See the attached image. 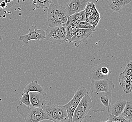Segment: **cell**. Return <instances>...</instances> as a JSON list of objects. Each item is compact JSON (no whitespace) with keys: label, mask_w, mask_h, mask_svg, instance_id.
<instances>
[{"label":"cell","mask_w":132,"mask_h":122,"mask_svg":"<svg viewBox=\"0 0 132 122\" xmlns=\"http://www.w3.org/2000/svg\"><path fill=\"white\" fill-rule=\"evenodd\" d=\"M87 3V0H70L66 8L68 16L85 10Z\"/></svg>","instance_id":"cell-13"},{"label":"cell","mask_w":132,"mask_h":122,"mask_svg":"<svg viewBox=\"0 0 132 122\" xmlns=\"http://www.w3.org/2000/svg\"><path fill=\"white\" fill-rule=\"evenodd\" d=\"M90 28L95 30V27H93L91 25H87V24L71 25V24H66L65 29H66L67 41L69 42V41L71 39V37L74 35V34L78 30L81 28Z\"/></svg>","instance_id":"cell-15"},{"label":"cell","mask_w":132,"mask_h":122,"mask_svg":"<svg viewBox=\"0 0 132 122\" xmlns=\"http://www.w3.org/2000/svg\"><path fill=\"white\" fill-rule=\"evenodd\" d=\"M125 70L126 71L127 74L132 76V62L129 61Z\"/></svg>","instance_id":"cell-27"},{"label":"cell","mask_w":132,"mask_h":122,"mask_svg":"<svg viewBox=\"0 0 132 122\" xmlns=\"http://www.w3.org/2000/svg\"><path fill=\"white\" fill-rule=\"evenodd\" d=\"M110 67L106 63H101L95 65L90 70L88 77L91 81L108 79L111 74Z\"/></svg>","instance_id":"cell-8"},{"label":"cell","mask_w":132,"mask_h":122,"mask_svg":"<svg viewBox=\"0 0 132 122\" xmlns=\"http://www.w3.org/2000/svg\"><path fill=\"white\" fill-rule=\"evenodd\" d=\"M92 101L89 94L85 95L75 109L71 122H82L92 108Z\"/></svg>","instance_id":"cell-6"},{"label":"cell","mask_w":132,"mask_h":122,"mask_svg":"<svg viewBox=\"0 0 132 122\" xmlns=\"http://www.w3.org/2000/svg\"><path fill=\"white\" fill-rule=\"evenodd\" d=\"M132 76L127 74L124 70L120 73L119 77V83L121 86L123 91L127 93H129L132 92V88L131 85V80Z\"/></svg>","instance_id":"cell-14"},{"label":"cell","mask_w":132,"mask_h":122,"mask_svg":"<svg viewBox=\"0 0 132 122\" xmlns=\"http://www.w3.org/2000/svg\"><path fill=\"white\" fill-rule=\"evenodd\" d=\"M33 3L39 9H48L50 4L46 0H33Z\"/></svg>","instance_id":"cell-20"},{"label":"cell","mask_w":132,"mask_h":122,"mask_svg":"<svg viewBox=\"0 0 132 122\" xmlns=\"http://www.w3.org/2000/svg\"><path fill=\"white\" fill-rule=\"evenodd\" d=\"M94 30L90 28H85L78 30L74 35L71 37L69 43L73 42L76 47H79V45L87 40L92 34Z\"/></svg>","instance_id":"cell-11"},{"label":"cell","mask_w":132,"mask_h":122,"mask_svg":"<svg viewBox=\"0 0 132 122\" xmlns=\"http://www.w3.org/2000/svg\"><path fill=\"white\" fill-rule=\"evenodd\" d=\"M46 1H47L49 3H50V4H51L52 1V0H46Z\"/></svg>","instance_id":"cell-29"},{"label":"cell","mask_w":132,"mask_h":122,"mask_svg":"<svg viewBox=\"0 0 132 122\" xmlns=\"http://www.w3.org/2000/svg\"><path fill=\"white\" fill-rule=\"evenodd\" d=\"M131 1H132V0H125L126 5H127V4H128V3H129L131 2Z\"/></svg>","instance_id":"cell-28"},{"label":"cell","mask_w":132,"mask_h":122,"mask_svg":"<svg viewBox=\"0 0 132 122\" xmlns=\"http://www.w3.org/2000/svg\"><path fill=\"white\" fill-rule=\"evenodd\" d=\"M66 24H71V25H83L86 24L85 22L80 21L76 20H74L71 19L69 16L68 18V21L66 23Z\"/></svg>","instance_id":"cell-26"},{"label":"cell","mask_w":132,"mask_h":122,"mask_svg":"<svg viewBox=\"0 0 132 122\" xmlns=\"http://www.w3.org/2000/svg\"><path fill=\"white\" fill-rule=\"evenodd\" d=\"M92 107L91 109L94 112H109L111 106V92L90 93Z\"/></svg>","instance_id":"cell-3"},{"label":"cell","mask_w":132,"mask_h":122,"mask_svg":"<svg viewBox=\"0 0 132 122\" xmlns=\"http://www.w3.org/2000/svg\"><path fill=\"white\" fill-rule=\"evenodd\" d=\"M42 109L49 120L55 122H69L66 108L63 106L54 105L48 101Z\"/></svg>","instance_id":"cell-4"},{"label":"cell","mask_w":132,"mask_h":122,"mask_svg":"<svg viewBox=\"0 0 132 122\" xmlns=\"http://www.w3.org/2000/svg\"><path fill=\"white\" fill-rule=\"evenodd\" d=\"M105 122H129L125 118L122 116L117 117L115 115L109 113L108 117Z\"/></svg>","instance_id":"cell-21"},{"label":"cell","mask_w":132,"mask_h":122,"mask_svg":"<svg viewBox=\"0 0 132 122\" xmlns=\"http://www.w3.org/2000/svg\"><path fill=\"white\" fill-rule=\"evenodd\" d=\"M4 2L7 5V9L11 8L14 6L19 4L20 1L19 0H0V3Z\"/></svg>","instance_id":"cell-25"},{"label":"cell","mask_w":132,"mask_h":122,"mask_svg":"<svg viewBox=\"0 0 132 122\" xmlns=\"http://www.w3.org/2000/svg\"><path fill=\"white\" fill-rule=\"evenodd\" d=\"M47 10L49 27H56L66 25L68 18L66 8L62 6L50 4Z\"/></svg>","instance_id":"cell-1"},{"label":"cell","mask_w":132,"mask_h":122,"mask_svg":"<svg viewBox=\"0 0 132 122\" xmlns=\"http://www.w3.org/2000/svg\"><path fill=\"white\" fill-rule=\"evenodd\" d=\"M95 4L93 2L89 3L88 2L87 5L85 8L86 15H89L92 13L94 11H95L96 10L95 8Z\"/></svg>","instance_id":"cell-24"},{"label":"cell","mask_w":132,"mask_h":122,"mask_svg":"<svg viewBox=\"0 0 132 122\" xmlns=\"http://www.w3.org/2000/svg\"><path fill=\"white\" fill-rule=\"evenodd\" d=\"M99 1V0H96V2H95V4H96V3H97Z\"/></svg>","instance_id":"cell-31"},{"label":"cell","mask_w":132,"mask_h":122,"mask_svg":"<svg viewBox=\"0 0 132 122\" xmlns=\"http://www.w3.org/2000/svg\"><path fill=\"white\" fill-rule=\"evenodd\" d=\"M30 100L31 106L42 108L47 103L48 98L47 93L40 92H29Z\"/></svg>","instance_id":"cell-12"},{"label":"cell","mask_w":132,"mask_h":122,"mask_svg":"<svg viewBox=\"0 0 132 122\" xmlns=\"http://www.w3.org/2000/svg\"><path fill=\"white\" fill-rule=\"evenodd\" d=\"M127 102L125 100H119L117 101L115 103L111 106L108 114L111 113L117 117L121 116L122 113L126 106Z\"/></svg>","instance_id":"cell-16"},{"label":"cell","mask_w":132,"mask_h":122,"mask_svg":"<svg viewBox=\"0 0 132 122\" xmlns=\"http://www.w3.org/2000/svg\"><path fill=\"white\" fill-rule=\"evenodd\" d=\"M89 94L86 88L84 86H80L74 93L73 98L68 103L63 105L67 112L69 122H71L73 114L75 109L79 104L82 98L85 95Z\"/></svg>","instance_id":"cell-7"},{"label":"cell","mask_w":132,"mask_h":122,"mask_svg":"<svg viewBox=\"0 0 132 122\" xmlns=\"http://www.w3.org/2000/svg\"><path fill=\"white\" fill-rule=\"evenodd\" d=\"M107 3L111 10L115 12H119L126 5L125 0H107Z\"/></svg>","instance_id":"cell-17"},{"label":"cell","mask_w":132,"mask_h":122,"mask_svg":"<svg viewBox=\"0 0 132 122\" xmlns=\"http://www.w3.org/2000/svg\"><path fill=\"white\" fill-rule=\"evenodd\" d=\"M121 115L129 122H132V102L127 101Z\"/></svg>","instance_id":"cell-19"},{"label":"cell","mask_w":132,"mask_h":122,"mask_svg":"<svg viewBox=\"0 0 132 122\" xmlns=\"http://www.w3.org/2000/svg\"><path fill=\"white\" fill-rule=\"evenodd\" d=\"M20 103L24 104L27 106H31V104L30 100L29 92H26L22 93V95L19 99Z\"/></svg>","instance_id":"cell-23"},{"label":"cell","mask_w":132,"mask_h":122,"mask_svg":"<svg viewBox=\"0 0 132 122\" xmlns=\"http://www.w3.org/2000/svg\"><path fill=\"white\" fill-rule=\"evenodd\" d=\"M29 32L27 34L21 35L19 39L26 44H28L30 40H39L46 39L45 31L43 30L38 29L35 25H32L28 28Z\"/></svg>","instance_id":"cell-10"},{"label":"cell","mask_w":132,"mask_h":122,"mask_svg":"<svg viewBox=\"0 0 132 122\" xmlns=\"http://www.w3.org/2000/svg\"><path fill=\"white\" fill-rule=\"evenodd\" d=\"M35 91L44 92V89L42 86L38 83L37 81L34 80L29 83L24 88L23 93Z\"/></svg>","instance_id":"cell-18"},{"label":"cell","mask_w":132,"mask_h":122,"mask_svg":"<svg viewBox=\"0 0 132 122\" xmlns=\"http://www.w3.org/2000/svg\"><path fill=\"white\" fill-rule=\"evenodd\" d=\"M71 19L80 21L85 22L86 21V13L85 10L80 11L79 12L75 13L69 16Z\"/></svg>","instance_id":"cell-22"},{"label":"cell","mask_w":132,"mask_h":122,"mask_svg":"<svg viewBox=\"0 0 132 122\" xmlns=\"http://www.w3.org/2000/svg\"><path fill=\"white\" fill-rule=\"evenodd\" d=\"M17 111L24 117L26 122H38L48 120L42 108L27 106L20 103L17 107Z\"/></svg>","instance_id":"cell-2"},{"label":"cell","mask_w":132,"mask_h":122,"mask_svg":"<svg viewBox=\"0 0 132 122\" xmlns=\"http://www.w3.org/2000/svg\"><path fill=\"white\" fill-rule=\"evenodd\" d=\"M90 88L92 92H110L115 85L112 81L107 79L91 81Z\"/></svg>","instance_id":"cell-9"},{"label":"cell","mask_w":132,"mask_h":122,"mask_svg":"<svg viewBox=\"0 0 132 122\" xmlns=\"http://www.w3.org/2000/svg\"><path fill=\"white\" fill-rule=\"evenodd\" d=\"M45 35L46 39L56 44L61 45L67 42L65 25L48 27Z\"/></svg>","instance_id":"cell-5"},{"label":"cell","mask_w":132,"mask_h":122,"mask_svg":"<svg viewBox=\"0 0 132 122\" xmlns=\"http://www.w3.org/2000/svg\"><path fill=\"white\" fill-rule=\"evenodd\" d=\"M131 88H132V77H131Z\"/></svg>","instance_id":"cell-30"}]
</instances>
